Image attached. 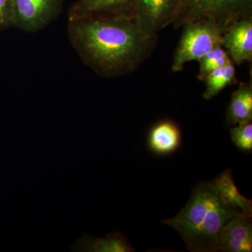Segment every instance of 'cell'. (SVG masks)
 <instances>
[{
	"label": "cell",
	"mask_w": 252,
	"mask_h": 252,
	"mask_svg": "<svg viewBox=\"0 0 252 252\" xmlns=\"http://www.w3.org/2000/svg\"><path fill=\"white\" fill-rule=\"evenodd\" d=\"M205 84L203 97L211 99L223 89L238 83L234 63H228L212 71L203 80Z\"/></svg>",
	"instance_id": "cell-14"
},
{
	"label": "cell",
	"mask_w": 252,
	"mask_h": 252,
	"mask_svg": "<svg viewBox=\"0 0 252 252\" xmlns=\"http://www.w3.org/2000/svg\"><path fill=\"white\" fill-rule=\"evenodd\" d=\"M252 17V0H177L171 25L175 28L198 21H210L222 28Z\"/></svg>",
	"instance_id": "cell-3"
},
{
	"label": "cell",
	"mask_w": 252,
	"mask_h": 252,
	"mask_svg": "<svg viewBox=\"0 0 252 252\" xmlns=\"http://www.w3.org/2000/svg\"><path fill=\"white\" fill-rule=\"evenodd\" d=\"M16 26L26 32H36L54 22L62 12L64 0H14Z\"/></svg>",
	"instance_id": "cell-5"
},
{
	"label": "cell",
	"mask_w": 252,
	"mask_h": 252,
	"mask_svg": "<svg viewBox=\"0 0 252 252\" xmlns=\"http://www.w3.org/2000/svg\"><path fill=\"white\" fill-rule=\"evenodd\" d=\"M71 251L75 252H131L134 248L127 238L121 233H112L105 238H95L84 234L75 240L71 246Z\"/></svg>",
	"instance_id": "cell-11"
},
{
	"label": "cell",
	"mask_w": 252,
	"mask_h": 252,
	"mask_svg": "<svg viewBox=\"0 0 252 252\" xmlns=\"http://www.w3.org/2000/svg\"><path fill=\"white\" fill-rule=\"evenodd\" d=\"M67 31L83 62L106 78L133 72L157 42V36L149 35L130 16L68 20Z\"/></svg>",
	"instance_id": "cell-1"
},
{
	"label": "cell",
	"mask_w": 252,
	"mask_h": 252,
	"mask_svg": "<svg viewBox=\"0 0 252 252\" xmlns=\"http://www.w3.org/2000/svg\"><path fill=\"white\" fill-rule=\"evenodd\" d=\"M230 132L232 141L239 149L244 152H252V122L233 126L230 127Z\"/></svg>",
	"instance_id": "cell-16"
},
{
	"label": "cell",
	"mask_w": 252,
	"mask_h": 252,
	"mask_svg": "<svg viewBox=\"0 0 252 252\" xmlns=\"http://www.w3.org/2000/svg\"><path fill=\"white\" fill-rule=\"evenodd\" d=\"M177 0H138L135 18L141 28L149 35L158 33L171 25Z\"/></svg>",
	"instance_id": "cell-7"
},
{
	"label": "cell",
	"mask_w": 252,
	"mask_h": 252,
	"mask_svg": "<svg viewBox=\"0 0 252 252\" xmlns=\"http://www.w3.org/2000/svg\"><path fill=\"white\" fill-rule=\"evenodd\" d=\"M16 26L14 0H0V31Z\"/></svg>",
	"instance_id": "cell-17"
},
{
	"label": "cell",
	"mask_w": 252,
	"mask_h": 252,
	"mask_svg": "<svg viewBox=\"0 0 252 252\" xmlns=\"http://www.w3.org/2000/svg\"><path fill=\"white\" fill-rule=\"evenodd\" d=\"M240 212L225 203L212 181L203 182L194 188L187 205L162 223L178 232L189 251L215 252L223 227Z\"/></svg>",
	"instance_id": "cell-2"
},
{
	"label": "cell",
	"mask_w": 252,
	"mask_h": 252,
	"mask_svg": "<svg viewBox=\"0 0 252 252\" xmlns=\"http://www.w3.org/2000/svg\"><path fill=\"white\" fill-rule=\"evenodd\" d=\"M219 251H252V217L240 212L223 227L220 232Z\"/></svg>",
	"instance_id": "cell-9"
},
{
	"label": "cell",
	"mask_w": 252,
	"mask_h": 252,
	"mask_svg": "<svg viewBox=\"0 0 252 252\" xmlns=\"http://www.w3.org/2000/svg\"><path fill=\"white\" fill-rule=\"evenodd\" d=\"M212 182L225 203L238 209L244 215L252 216V200L240 193L230 170H225Z\"/></svg>",
	"instance_id": "cell-13"
},
{
	"label": "cell",
	"mask_w": 252,
	"mask_h": 252,
	"mask_svg": "<svg viewBox=\"0 0 252 252\" xmlns=\"http://www.w3.org/2000/svg\"><path fill=\"white\" fill-rule=\"evenodd\" d=\"M182 134L179 126L171 120H162L152 127L148 136L149 149L158 155H167L180 147Z\"/></svg>",
	"instance_id": "cell-10"
},
{
	"label": "cell",
	"mask_w": 252,
	"mask_h": 252,
	"mask_svg": "<svg viewBox=\"0 0 252 252\" xmlns=\"http://www.w3.org/2000/svg\"><path fill=\"white\" fill-rule=\"evenodd\" d=\"M199 62V72L197 78L203 81L207 74L217 68L233 62L229 55L222 46H218L207 53Z\"/></svg>",
	"instance_id": "cell-15"
},
{
	"label": "cell",
	"mask_w": 252,
	"mask_h": 252,
	"mask_svg": "<svg viewBox=\"0 0 252 252\" xmlns=\"http://www.w3.org/2000/svg\"><path fill=\"white\" fill-rule=\"evenodd\" d=\"M138 0H77L68 11V20L135 17Z\"/></svg>",
	"instance_id": "cell-6"
},
{
	"label": "cell",
	"mask_w": 252,
	"mask_h": 252,
	"mask_svg": "<svg viewBox=\"0 0 252 252\" xmlns=\"http://www.w3.org/2000/svg\"><path fill=\"white\" fill-rule=\"evenodd\" d=\"M228 126H238L252 120V84L240 83L233 93L225 113Z\"/></svg>",
	"instance_id": "cell-12"
},
{
	"label": "cell",
	"mask_w": 252,
	"mask_h": 252,
	"mask_svg": "<svg viewBox=\"0 0 252 252\" xmlns=\"http://www.w3.org/2000/svg\"><path fill=\"white\" fill-rule=\"evenodd\" d=\"M222 47L237 65L252 61V17L243 18L225 28Z\"/></svg>",
	"instance_id": "cell-8"
},
{
	"label": "cell",
	"mask_w": 252,
	"mask_h": 252,
	"mask_svg": "<svg viewBox=\"0 0 252 252\" xmlns=\"http://www.w3.org/2000/svg\"><path fill=\"white\" fill-rule=\"evenodd\" d=\"M174 55L172 71L183 70L185 64L199 61L212 49L222 46L225 28L210 21H198L187 23Z\"/></svg>",
	"instance_id": "cell-4"
}]
</instances>
